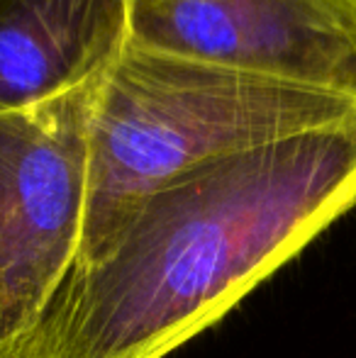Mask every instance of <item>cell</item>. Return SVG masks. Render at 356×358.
Masks as SVG:
<instances>
[{
	"mask_svg": "<svg viewBox=\"0 0 356 358\" xmlns=\"http://www.w3.org/2000/svg\"><path fill=\"white\" fill-rule=\"evenodd\" d=\"M356 208V124L208 161L124 205L24 358H166Z\"/></svg>",
	"mask_w": 356,
	"mask_h": 358,
	"instance_id": "6da1fadb",
	"label": "cell"
},
{
	"mask_svg": "<svg viewBox=\"0 0 356 358\" xmlns=\"http://www.w3.org/2000/svg\"><path fill=\"white\" fill-rule=\"evenodd\" d=\"M347 124H356L352 95L127 44L100 80L90 120L81 254L124 205L195 166Z\"/></svg>",
	"mask_w": 356,
	"mask_h": 358,
	"instance_id": "7a4b0ae2",
	"label": "cell"
},
{
	"mask_svg": "<svg viewBox=\"0 0 356 358\" xmlns=\"http://www.w3.org/2000/svg\"><path fill=\"white\" fill-rule=\"evenodd\" d=\"M103 76L0 113V358H24L81 254Z\"/></svg>",
	"mask_w": 356,
	"mask_h": 358,
	"instance_id": "3957f363",
	"label": "cell"
},
{
	"mask_svg": "<svg viewBox=\"0 0 356 358\" xmlns=\"http://www.w3.org/2000/svg\"><path fill=\"white\" fill-rule=\"evenodd\" d=\"M129 44L356 98V0H127Z\"/></svg>",
	"mask_w": 356,
	"mask_h": 358,
	"instance_id": "277c9868",
	"label": "cell"
},
{
	"mask_svg": "<svg viewBox=\"0 0 356 358\" xmlns=\"http://www.w3.org/2000/svg\"><path fill=\"white\" fill-rule=\"evenodd\" d=\"M127 44V0H0V113L100 78Z\"/></svg>",
	"mask_w": 356,
	"mask_h": 358,
	"instance_id": "5b68a950",
	"label": "cell"
}]
</instances>
